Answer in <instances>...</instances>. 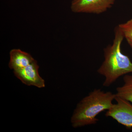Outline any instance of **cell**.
Wrapping results in <instances>:
<instances>
[{
  "label": "cell",
  "instance_id": "3",
  "mask_svg": "<svg viewBox=\"0 0 132 132\" xmlns=\"http://www.w3.org/2000/svg\"><path fill=\"white\" fill-rule=\"evenodd\" d=\"M116 0H73L71 10L75 13L100 14L111 9Z\"/></svg>",
  "mask_w": 132,
  "mask_h": 132
},
{
  "label": "cell",
  "instance_id": "2",
  "mask_svg": "<svg viewBox=\"0 0 132 132\" xmlns=\"http://www.w3.org/2000/svg\"><path fill=\"white\" fill-rule=\"evenodd\" d=\"M116 97L111 92L94 89L77 105L71 119L72 126L76 128L96 124L97 115L110 109Z\"/></svg>",
  "mask_w": 132,
  "mask_h": 132
},
{
  "label": "cell",
  "instance_id": "8",
  "mask_svg": "<svg viewBox=\"0 0 132 132\" xmlns=\"http://www.w3.org/2000/svg\"><path fill=\"white\" fill-rule=\"evenodd\" d=\"M123 32L124 37L132 48V18L126 22L118 25Z\"/></svg>",
  "mask_w": 132,
  "mask_h": 132
},
{
  "label": "cell",
  "instance_id": "7",
  "mask_svg": "<svg viewBox=\"0 0 132 132\" xmlns=\"http://www.w3.org/2000/svg\"><path fill=\"white\" fill-rule=\"evenodd\" d=\"M124 84L116 88V96L131 102L132 104V74H126L123 78Z\"/></svg>",
  "mask_w": 132,
  "mask_h": 132
},
{
  "label": "cell",
  "instance_id": "4",
  "mask_svg": "<svg viewBox=\"0 0 132 132\" xmlns=\"http://www.w3.org/2000/svg\"><path fill=\"white\" fill-rule=\"evenodd\" d=\"M116 103L113 104L105 114L106 116L113 118L119 124L132 128V105L129 102L116 97Z\"/></svg>",
  "mask_w": 132,
  "mask_h": 132
},
{
  "label": "cell",
  "instance_id": "1",
  "mask_svg": "<svg viewBox=\"0 0 132 132\" xmlns=\"http://www.w3.org/2000/svg\"><path fill=\"white\" fill-rule=\"evenodd\" d=\"M114 32L113 42L104 48V61L97 70L99 74L105 77L103 85L105 87L110 86L122 76L132 73V62L121 51L124 34L118 26Z\"/></svg>",
  "mask_w": 132,
  "mask_h": 132
},
{
  "label": "cell",
  "instance_id": "6",
  "mask_svg": "<svg viewBox=\"0 0 132 132\" xmlns=\"http://www.w3.org/2000/svg\"><path fill=\"white\" fill-rule=\"evenodd\" d=\"M10 55L9 66L13 71L24 68L35 60L31 55L20 49L12 50L10 53Z\"/></svg>",
  "mask_w": 132,
  "mask_h": 132
},
{
  "label": "cell",
  "instance_id": "5",
  "mask_svg": "<svg viewBox=\"0 0 132 132\" xmlns=\"http://www.w3.org/2000/svg\"><path fill=\"white\" fill-rule=\"evenodd\" d=\"M39 67L36 60L24 68L14 70L15 75L27 86H33L41 88L45 87V80L39 73Z\"/></svg>",
  "mask_w": 132,
  "mask_h": 132
}]
</instances>
